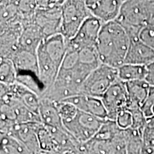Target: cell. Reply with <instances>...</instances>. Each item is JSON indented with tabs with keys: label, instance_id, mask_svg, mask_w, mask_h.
<instances>
[{
	"label": "cell",
	"instance_id": "6da1fadb",
	"mask_svg": "<svg viewBox=\"0 0 154 154\" xmlns=\"http://www.w3.org/2000/svg\"><path fill=\"white\" fill-rule=\"evenodd\" d=\"M130 43L128 34L118 22L103 24L96 46L101 63L116 69L124 64Z\"/></svg>",
	"mask_w": 154,
	"mask_h": 154
},
{
	"label": "cell",
	"instance_id": "7a4b0ae2",
	"mask_svg": "<svg viewBox=\"0 0 154 154\" xmlns=\"http://www.w3.org/2000/svg\"><path fill=\"white\" fill-rule=\"evenodd\" d=\"M67 50V41L61 34L44 40L37 49L38 78L44 92L51 88L60 71Z\"/></svg>",
	"mask_w": 154,
	"mask_h": 154
},
{
	"label": "cell",
	"instance_id": "3957f363",
	"mask_svg": "<svg viewBox=\"0 0 154 154\" xmlns=\"http://www.w3.org/2000/svg\"><path fill=\"white\" fill-rule=\"evenodd\" d=\"M154 19V1L128 0L124 1L116 21L129 36L138 38L142 29Z\"/></svg>",
	"mask_w": 154,
	"mask_h": 154
},
{
	"label": "cell",
	"instance_id": "277c9868",
	"mask_svg": "<svg viewBox=\"0 0 154 154\" xmlns=\"http://www.w3.org/2000/svg\"><path fill=\"white\" fill-rule=\"evenodd\" d=\"M64 1H36V10L34 24L42 32L44 37L60 34L61 25V9Z\"/></svg>",
	"mask_w": 154,
	"mask_h": 154
},
{
	"label": "cell",
	"instance_id": "5b68a950",
	"mask_svg": "<svg viewBox=\"0 0 154 154\" xmlns=\"http://www.w3.org/2000/svg\"><path fill=\"white\" fill-rule=\"evenodd\" d=\"M91 16L85 1H64L61 9L60 34L67 41L72 39L84 22Z\"/></svg>",
	"mask_w": 154,
	"mask_h": 154
},
{
	"label": "cell",
	"instance_id": "8992f818",
	"mask_svg": "<svg viewBox=\"0 0 154 154\" xmlns=\"http://www.w3.org/2000/svg\"><path fill=\"white\" fill-rule=\"evenodd\" d=\"M105 121L95 116L79 111L74 118L62 122L64 128L73 139L82 145L95 136Z\"/></svg>",
	"mask_w": 154,
	"mask_h": 154
},
{
	"label": "cell",
	"instance_id": "52a82bcc",
	"mask_svg": "<svg viewBox=\"0 0 154 154\" xmlns=\"http://www.w3.org/2000/svg\"><path fill=\"white\" fill-rule=\"evenodd\" d=\"M118 80V69L101 63L86 78L81 87L80 95L101 99L107 90Z\"/></svg>",
	"mask_w": 154,
	"mask_h": 154
},
{
	"label": "cell",
	"instance_id": "ba28073f",
	"mask_svg": "<svg viewBox=\"0 0 154 154\" xmlns=\"http://www.w3.org/2000/svg\"><path fill=\"white\" fill-rule=\"evenodd\" d=\"M127 130H121L115 137H94L80 146L79 151L86 154H127Z\"/></svg>",
	"mask_w": 154,
	"mask_h": 154
},
{
	"label": "cell",
	"instance_id": "9c48e42d",
	"mask_svg": "<svg viewBox=\"0 0 154 154\" xmlns=\"http://www.w3.org/2000/svg\"><path fill=\"white\" fill-rule=\"evenodd\" d=\"M108 113V120L116 121L119 113L127 109L129 105V98L124 82L116 81L101 97Z\"/></svg>",
	"mask_w": 154,
	"mask_h": 154
},
{
	"label": "cell",
	"instance_id": "30bf717a",
	"mask_svg": "<svg viewBox=\"0 0 154 154\" xmlns=\"http://www.w3.org/2000/svg\"><path fill=\"white\" fill-rule=\"evenodd\" d=\"M103 24L94 17H89L72 39L67 41V47L75 50L96 48Z\"/></svg>",
	"mask_w": 154,
	"mask_h": 154
},
{
	"label": "cell",
	"instance_id": "8fae6325",
	"mask_svg": "<svg viewBox=\"0 0 154 154\" xmlns=\"http://www.w3.org/2000/svg\"><path fill=\"white\" fill-rule=\"evenodd\" d=\"M87 9L92 17H95L103 24L116 21L120 14L122 0H86Z\"/></svg>",
	"mask_w": 154,
	"mask_h": 154
},
{
	"label": "cell",
	"instance_id": "7c38bea8",
	"mask_svg": "<svg viewBox=\"0 0 154 154\" xmlns=\"http://www.w3.org/2000/svg\"><path fill=\"white\" fill-rule=\"evenodd\" d=\"M42 123H29V124H15L8 132L7 136L23 144L32 154H38L41 152L38 146L37 129Z\"/></svg>",
	"mask_w": 154,
	"mask_h": 154
},
{
	"label": "cell",
	"instance_id": "4fadbf2b",
	"mask_svg": "<svg viewBox=\"0 0 154 154\" xmlns=\"http://www.w3.org/2000/svg\"><path fill=\"white\" fill-rule=\"evenodd\" d=\"M21 23L16 22L0 29V58L11 59L19 48V39L23 31Z\"/></svg>",
	"mask_w": 154,
	"mask_h": 154
},
{
	"label": "cell",
	"instance_id": "5bb4252c",
	"mask_svg": "<svg viewBox=\"0 0 154 154\" xmlns=\"http://www.w3.org/2000/svg\"><path fill=\"white\" fill-rule=\"evenodd\" d=\"M154 61V49L139 38L131 40L124 63L147 66Z\"/></svg>",
	"mask_w": 154,
	"mask_h": 154
},
{
	"label": "cell",
	"instance_id": "9a60e30c",
	"mask_svg": "<svg viewBox=\"0 0 154 154\" xmlns=\"http://www.w3.org/2000/svg\"><path fill=\"white\" fill-rule=\"evenodd\" d=\"M62 101L72 103L79 111L89 113L98 118L107 120L108 113L101 99L86 95H79Z\"/></svg>",
	"mask_w": 154,
	"mask_h": 154
},
{
	"label": "cell",
	"instance_id": "2e32d148",
	"mask_svg": "<svg viewBox=\"0 0 154 154\" xmlns=\"http://www.w3.org/2000/svg\"><path fill=\"white\" fill-rule=\"evenodd\" d=\"M38 115L42 123L45 126L65 129L58 110L57 102L46 98H40Z\"/></svg>",
	"mask_w": 154,
	"mask_h": 154
},
{
	"label": "cell",
	"instance_id": "e0dca14e",
	"mask_svg": "<svg viewBox=\"0 0 154 154\" xmlns=\"http://www.w3.org/2000/svg\"><path fill=\"white\" fill-rule=\"evenodd\" d=\"M11 60L18 74H32L38 77V59L36 53L18 49L13 55Z\"/></svg>",
	"mask_w": 154,
	"mask_h": 154
},
{
	"label": "cell",
	"instance_id": "ac0fdd59",
	"mask_svg": "<svg viewBox=\"0 0 154 154\" xmlns=\"http://www.w3.org/2000/svg\"><path fill=\"white\" fill-rule=\"evenodd\" d=\"M45 39L42 30L36 24L24 26L19 39L18 49L36 53L42 42Z\"/></svg>",
	"mask_w": 154,
	"mask_h": 154
},
{
	"label": "cell",
	"instance_id": "d6986e66",
	"mask_svg": "<svg viewBox=\"0 0 154 154\" xmlns=\"http://www.w3.org/2000/svg\"><path fill=\"white\" fill-rule=\"evenodd\" d=\"M125 84L129 98V105L127 109L130 107L141 108L149 96L151 86L145 80L126 82Z\"/></svg>",
	"mask_w": 154,
	"mask_h": 154
},
{
	"label": "cell",
	"instance_id": "ffe728a7",
	"mask_svg": "<svg viewBox=\"0 0 154 154\" xmlns=\"http://www.w3.org/2000/svg\"><path fill=\"white\" fill-rule=\"evenodd\" d=\"M6 86L9 91L20 100L31 111L38 115L40 103L39 96L17 82L12 85Z\"/></svg>",
	"mask_w": 154,
	"mask_h": 154
},
{
	"label": "cell",
	"instance_id": "44dd1931",
	"mask_svg": "<svg viewBox=\"0 0 154 154\" xmlns=\"http://www.w3.org/2000/svg\"><path fill=\"white\" fill-rule=\"evenodd\" d=\"M16 22L22 24V21L19 16L18 1H1L0 29L5 28L8 25Z\"/></svg>",
	"mask_w": 154,
	"mask_h": 154
},
{
	"label": "cell",
	"instance_id": "7402d4cb",
	"mask_svg": "<svg viewBox=\"0 0 154 154\" xmlns=\"http://www.w3.org/2000/svg\"><path fill=\"white\" fill-rule=\"evenodd\" d=\"M147 67L124 63L118 68V77L121 82L126 83L146 80Z\"/></svg>",
	"mask_w": 154,
	"mask_h": 154
},
{
	"label": "cell",
	"instance_id": "603a6c76",
	"mask_svg": "<svg viewBox=\"0 0 154 154\" xmlns=\"http://www.w3.org/2000/svg\"><path fill=\"white\" fill-rule=\"evenodd\" d=\"M38 146L44 153H61L59 147L48 127L43 124L38 125L37 129Z\"/></svg>",
	"mask_w": 154,
	"mask_h": 154
},
{
	"label": "cell",
	"instance_id": "cb8c5ba5",
	"mask_svg": "<svg viewBox=\"0 0 154 154\" xmlns=\"http://www.w3.org/2000/svg\"><path fill=\"white\" fill-rule=\"evenodd\" d=\"M0 154H32L25 146L15 138L1 134Z\"/></svg>",
	"mask_w": 154,
	"mask_h": 154
},
{
	"label": "cell",
	"instance_id": "d4e9b609",
	"mask_svg": "<svg viewBox=\"0 0 154 154\" xmlns=\"http://www.w3.org/2000/svg\"><path fill=\"white\" fill-rule=\"evenodd\" d=\"M17 74L18 72L11 59L0 58V84L12 85L17 82Z\"/></svg>",
	"mask_w": 154,
	"mask_h": 154
},
{
	"label": "cell",
	"instance_id": "484cf974",
	"mask_svg": "<svg viewBox=\"0 0 154 154\" xmlns=\"http://www.w3.org/2000/svg\"><path fill=\"white\" fill-rule=\"evenodd\" d=\"M16 82L34 92L40 98L44 93V88L41 82L38 80V77L34 74H26V73L18 74Z\"/></svg>",
	"mask_w": 154,
	"mask_h": 154
},
{
	"label": "cell",
	"instance_id": "4316f807",
	"mask_svg": "<svg viewBox=\"0 0 154 154\" xmlns=\"http://www.w3.org/2000/svg\"><path fill=\"white\" fill-rule=\"evenodd\" d=\"M116 122L121 129L128 130L131 128L134 124L132 113L128 109H124L119 113Z\"/></svg>",
	"mask_w": 154,
	"mask_h": 154
},
{
	"label": "cell",
	"instance_id": "83f0119b",
	"mask_svg": "<svg viewBox=\"0 0 154 154\" xmlns=\"http://www.w3.org/2000/svg\"><path fill=\"white\" fill-rule=\"evenodd\" d=\"M138 38L154 49V19L140 31Z\"/></svg>",
	"mask_w": 154,
	"mask_h": 154
},
{
	"label": "cell",
	"instance_id": "f1b7e54d",
	"mask_svg": "<svg viewBox=\"0 0 154 154\" xmlns=\"http://www.w3.org/2000/svg\"><path fill=\"white\" fill-rule=\"evenodd\" d=\"M147 67V75H146V82L152 87H154V61Z\"/></svg>",
	"mask_w": 154,
	"mask_h": 154
},
{
	"label": "cell",
	"instance_id": "f546056e",
	"mask_svg": "<svg viewBox=\"0 0 154 154\" xmlns=\"http://www.w3.org/2000/svg\"><path fill=\"white\" fill-rule=\"evenodd\" d=\"M146 127L150 128H154V117L146 120Z\"/></svg>",
	"mask_w": 154,
	"mask_h": 154
},
{
	"label": "cell",
	"instance_id": "4dcf8cb0",
	"mask_svg": "<svg viewBox=\"0 0 154 154\" xmlns=\"http://www.w3.org/2000/svg\"><path fill=\"white\" fill-rule=\"evenodd\" d=\"M68 154H86L85 153H83L82 151H79V150H77V151H71L68 153Z\"/></svg>",
	"mask_w": 154,
	"mask_h": 154
},
{
	"label": "cell",
	"instance_id": "1f68e13d",
	"mask_svg": "<svg viewBox=\"0 0 154 154\" xmlns=\"http://www.w3.org/2000/svg\"><path fill=\"white\" fill-rule=\"evenodd\" d=\"M38 154H68V153H44L41 151Z\"/></svg>",
	"mask_w": 154,
	"mask_h": 154
}]
</instances>
